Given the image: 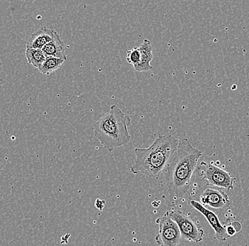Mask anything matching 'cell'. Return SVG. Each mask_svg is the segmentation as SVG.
Segmentation results:
<instances>
[{"label": "cell", "instance_id": "obj_1", "mask_svg": "<svg viewBox=\"0 0 249 246\" xmlns=\"http://www.w3.org/2000/svg\"><path fill=\"white\" fill-rule=\"evenodd\" d=\"M202 156V151L194 147L188 139H179L177 152L164 171L165 182L171 200L181 198L188 192Z\"/></svg>", "mask_w": 249, "mask_h": 246}, {"label": "cell", "instance_id": "obj_2", "mask_svg": "<svg viewBox=\"0 0 249 246\" xmlns=\"http://www.w3.org/2000/svg\"><path fill=\"white\" fill-rule=\"evenodd\" d=\"M179 139L170 134L157 137L147 149L135 148V160L130 167L132 173H142L159 178L169 164L178 149Z\"/></svg>", "mask_w": 249, "mask_h": 246}, {"label": "cell", "instance_id": "obj_3", "mask_svg": "<svg viewBox=\"0 0 249 246\" xmlns=\"http://www.w3.org/2000/svg\"><path fill=\"white\" fill-rule=\"evenodd\" d=\"M130 124V116L113 104L110 111L93 124V133L104 148L111 152L130 141L131 136L128 132Z\"/></svg>", "mask_w": 249, "mask_h": 246}, {"label": "cell", "instance_id": "obj_4", "mask_svg": "<svg viewBox=\"0 0 249 246\" xmlns=\"http://www.w3.org/2000/svg\"><path fill=\"white\" fill-rule=\"evenodd\" d=\"M196 197L202 206L223 211L231 207V202L225 189L205 183L199 184ZM195 200V199H194Z\"/></svg>", "mask_w": 249, "mask_h": 246}, {"label": "cell", "instance_id": "obj_5", "mask_svg": "<svg viewBox=\"0 0 249 246\" xmlns=\"http://www.w3.org/2000/svg\"><path fill=\"white\" fill-rule=\"evenodd\" d=\"M196 172V175L200 177V182L205 180L206 182L204 183L227 190L233 189V184L236 181V177L230 172L210 163H202L197 166Z\"/></svg>", "mask_w": 249, "mask_h": 246}, {"label": "cell", "instance_id": "obj_6", "mask_svg": "<svg viewBox=\"0 0 249 246\" xmlns=\"http://www.w3.org/2000/svg\"><path fill=\"white\" fill-rule=\"evenodd\" d=\"M168 215L177 223L180 230L181 238L189 242H201L205 236V231L188 215L180 210L168 211Z\"/></svg>", "mask_w": 249, "mask_h": 246}, {"label": "cell", "instance_id": "obj_7", "mask_svg": "<svg viewBox=\"0 0 249 246\" xmlns=\"http://www.w3.org/2000/svg\"><path fill=\"white\" fill-rule=\"evenodd\" d=\"M159 225V233L155 237L159 246H177L181 234L177 223L169 217L167 212L156 221Z\"/></svg>", "mask_w": 249, "mask_h": 246}, {"label": "cell", "instance_id": "obj_8", "mask_svg": "<svg viewBox=\"0 0 249 246\" xmlns=\"http://www.w3.org/2000/svg\"><path fill=\"white\" fill-rule=\"evenodd\" d=\"M190 205L195 209L199 211L200 214L203 215L204 217L206 219L212 228L214 230V233H214L215 239L219 241H225L230 238L227 235L225 226L221 222L217 215L214 211L202 206L201 204L194 199H191L190 201Z\"/></svg>", "mask_w": 249, "mask_h": 246}, {"label": "cell", "instance_id": "obj_9", "mask_svg": "<svg viewBox=\"0 0 249 246\" xmlns=\"http://www.w3.org/2000/svg\"><path fill=\"white\" fill-rule=\"evenodd\" d=\"M53 29H48L46 26L40 28L29 37L26 46L27 49L42 50L53 40Z\"/></svg>", "mask_w": 249, "mask_h": 246}, {"label": "cell", "instance_id": "obj_10", "mask_svg": "<svg viewBox=\"0 0 249 246\" xmlns=\"http://www.w3.org/2000/svg\"><path fill=\"white\" fill-rule=\"evenodd\" d=\"M42 51L46 57H54L65 61L67 60L65 43L60 38V34L56 31L54 30L53 40L42 48Z\"/></svg>", "mask_w": 249, "mask_h": 246}, {"label": "cell", "instance_id": "obj_11", "mask_svg": "<svg viewBox=\"0 0 249 246\" xmlns=\"http://www.w3.org/2000/svg\"><path fill=\"white\" fill-rule=\"evenodd\" d=\"M140 51V60L138 65L134 67L135 71L138 72H146L152 69L150 65L153 59L152 54V46L151 42L148 39L143 40L142 43L139 46Z\"/></svg>", "mask_w": 249, "mask_h": 246}, {"label": "cell", "instance_id": "obj_12", "mask_svg": "<svg viewBox=\"0 0 249 246\" xmlns=\"http://www.w3.org/2000/svg\"><path fill=\"white\" fill-rule=\"evenodd\" d=\"M65 60L54 57H46V60L38 68L39 71L43 75H50L53 72L59 69Z\"/></svg>", "mask_w": 249, "mask_h": 246}, {"label": "cell", "instance_id": "obj_13", "mask_svg": "<svg viewBox=\"0 0 249 246\" xmlns=\"http://www.w3.org/2000/svg\"><path fill=\"white\" fill-rule=\"evenodd\" d=\"M26 57L28 62L35 68H39L46 60V56L42 50L27 49L26 51Z\"/></svg>", "mask_w": 249, "mask_h": 246}, {"label": "cell", "instance_id": "obj_14", "mask_svg": "<svg viewBox=\"0 0 249 246\" xmlns=\"http://www.w3.org/2000/svg\"><path fill=\"white\" fill-rule=\"evenodd\" d=\"M223 225L225 226L226 231L230 237L234 236L242 229V226L239 222H229L227 224L225 222L223 223Z\"/></svg>", "mask_w": 249, "mask_h": 246}, {"label": "cell", "instance_id": "obj_15", "mask_svg": "<svg viewBox=\"0 0 249 246\" xmlns=\"http://www.w3.org/2000/svg\"><path fill=\"white\" fill-rule=\"evenodd\" d=\"M126 60L135 67L139 63L140 60V51L139 47H135L127 51Z\"/></svg>", "mask_w": 249, "mask_h": 246}, {"label": "cell", "instance_id": "obj_16", "mask_svg": "<svg viewBox=\"0 0 249 246\" xmlns=\"http://www.w3.org/2000/svg\"><path fill=\"white\" fill-rule=\"evenodd\" d=\"M104 206H105V202L104 201L101 200V199H97L96 201V208H99L101 211L104 208Z\"/></svg>", "mask_w": 249, "mask_h": 246}]
</instances>
